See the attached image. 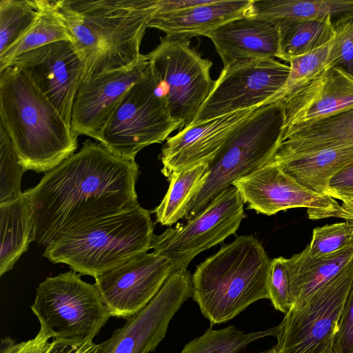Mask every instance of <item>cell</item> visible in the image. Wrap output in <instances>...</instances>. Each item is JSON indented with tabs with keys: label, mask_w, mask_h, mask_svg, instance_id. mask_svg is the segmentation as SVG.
<instances>
[{
	"label": "cell",
	"mask_w": 353,
	"mask_h": 353,
	"mask_svg": "<svg viewBox=\"0 0 353 353\" xmlns=\"http://www.w3.org/2000/svg\"><path fill=\"white\" fill-rule=\"evenodd\" d=\"M134 159L86 139L81 148L26 190L34 241L46 248L59 236L139 205Z\"/></svg>",
	"instance_id": "1"
},
{
	"label": "cell",
	"mask_w": 353,
	"mask_h": 353,
	"mask_svg": "<svg viewBox=\"0 0 353 353\" xmlns=\"http://www.w3.org/2000/svg\"><path fill=\"white\" fill-rule=\"evenodd\" d=\"M157 0H59L83 65L81 83L135 65Z\"/></svg>",
	"instance_id": "2"
},
{
	"label": "cell",
	"mask_w": 353,
	"mask_h": 353,
	"mask_svg": "<svg viewBox=\"0 0 353 353\" xmlns=\"http://www.w3.org/2000/svg\"><path fill=\"white\" fill-rule=\"evenodd\" d=\"M0 125L26 170L49 172L74 154L77 137L21 70L0 71Z\"/></svg>",
	"instance_id": "3"
},
{
	"label": "cell",
	"mask_w": 353,
	"mask_h": 353,
	"mask_svg": "<svg viewBox=\"0 0 353 353\" xmlns=\"http://www.w3.org/2000/svg\"><path fill=\"white\" fill-rule=\"evenodd\" d=\"M271 260L252 235L236 236L192 274L193 300L212 325L226 323L261 299H269Z\"/></svg>",
	"instance_id": "4"
},
{
	"label": "cell",
	"mask_w": 353,
	"mask_h": 353,
	"mask_svg": "<svg viewBox=\"0 0 353 353\" xmlns=\"http://www.w3.org/2000/svg\"><path fill=\"white\" fill-rule=\"evenodd\" d=\"M154 236L150 212L139 205L59 236L43 255L97 278L152 249Z\"/></svg>",
	"instance_id": "5"
},
{
	"label": "cell",
	"mask_w": 353,
	"mask_h": 353,
	"mask_svg": "<svg viewBox=\"0 0 353 353\" xmlns=\"http://www.w3.org/2000/svg\"><path fill=\"white\" fill-rule=\"evenodd\" d=\"M285 104L268 102L236 126L208 163L209 175L188 206L186 220L195 216L232 183L268 163L283 141Z\"/></svg>",
	"instance_id": "6"
},
{
	"label": "cell",
	"mask_w": 353,
	"mask_h": 353,
	"mask_svg": "<svg viewBox=\"0 0 353 353\" xmlns=\"http://www.w3.org/2000/svg\"><path fill=\"white\" fill-rule=\"evenodd\" d=\"M31 310L53 339L93 341L112 317L96 285L72 271L41 282Z\"/></svg>",
	"instance_id": "7"
},
{
	"label": "cell",
	"mask_w": 353,
	"mask_h": 353,
	"mask_svg": "<svg viewBox=\"0 0 353 353\" xmlns=\"http://www.w3.org/2000/svg\"><path fill=\"white\" fill-rule=\"evenodd\" d=\"M180 124L170 116L151 67L141 81L125 94L104 127L100 143L114 155L134 159L153 143H160Z\"/></svg>",
	"instance_id": "8"
},
{
	"label": "cell",
	"mask_w": 353,
	"mask_h": 353,
	"mask_svg": "<svg viewBox=\"0 0 353 353\" xmlns=\"http://www.w3.org/2000/svg\"><path fill=\"white\" fill-rule=\"evenodd\" d=\"M145 57L171 117L180 124V130L190 126L214 87L212 61L192 48L190 40L166 36Z\"/></svg>",
	"instance_id": "9"
},
{
	"label": "cell",
	"mask_w": 353,
	"mask_h": 353,
	"mask_svg": "<svg viewBox=\"0 0 353 353\" xmlns=\"http://www.w3.org/2000/svg\"><path fill=\"white\" fill-rule=\"evenodd\" d=\"M353 281V259L308 300L293 306L279 324V353H323L333 345Z\"/></svg>",
	"instance_id": "10"
},
{
	"label": "cell",
	"mask_w": 353,
	"mask_h": 353,
	"mask_svg": "<svg viewBox=\"0 0 353 353\" xmlns=\"http://www.w3.org/2000/svg\"><path fill=\"white\" fill-rule=\"evenodd\" d=\"M243 205L232 185L185 223L154 236L152 249L170 261L172 271L187 270L197 254L236 233L245 217Z\"/></svg>",
	"instance_id": "11"
},
{
	"label": "cell",
	"mask_w": 353,
	"mask_h": 353,
	"mask_svg": "<svg viewBox=\"0 0 353 353\" xmlns=\"http://www.w3.org/2000/svg\"><path fill=\"white\" fill-rule=\"evenodd\" d=\"M290 71V65L274 59H250L223 67L190 125L276 101Z\"/></svg>",
	"instance_id": "12"
},
{
	"label": "cell",
	"mask_w": 353,
	"mask_h": 353,
	"mask_svg": "<svg viewBox=\"0 0 353 353\" xmlns=\"http://www.w3.org/2000/svg\"><path fill=\"white\" fill-rule=\"evenodd\" d=\"M192 295V274L172 271L153 299L100 344L99 353H150L165 338L170 322Z\"/></svg>",
	"instance_id": "13"
},
{
	"label": "cell",
	"mask_w": 353,
	"mask_h": 353,
	"mask_svg": "<svg viewBox=\"0 0 353 353\" xmlns=\"http://www.w3.org/2000/svg\"><path fill=\"white\" fill-rule=\"evenodd\" d=\"M172 272L170 261L143 252L95 278V285L112 316L128 319L157 294Z\"/></svg>",
	"instance_id": "14"
},
{
	"label": "cell",
	"mask_w": 353,
	"mask_h": 353,
	"mask_svg": "<svg viewBox=\"0 0 353 353\" xmlns=\"http://www.w3.org/2000/svg\"><path fill=\"white\" fill-rule=\"evenodd\" d=\"M71 127L73 103L81 83L83 65L72 42L61 41L34 49L13 60Z\"/></svg>",
	"instance_id": "15"
},
{
	"label": "cell",
	"mask_w": 353,
	"mask_h": 353,
	"mask_svg": "<svg viewBox=\"0 0 353 353\" xmlns=\"http://www.w3.org/2000/svg\"><path fill=\"white\" fill-rule=\"evenodd\" d=\"M150 69L143 54L134 66L97 74L81 83L72 110L71 129L101 141V132L126 92Z\"/></svg>",
	"instance_id": "16"
},
{
	"label": "cell",
	"mask_w": 353,
	"mask_h": 353,
	"mask_svg": "<svg viewBox=\"0 0 353 353\" xmlns=\"http://www.w3.org/2000/svg\"><path fill=\"white\" fill-rule=\"evenodd\" d=\"M232 185L248 209L268 216L296 208L330 211L339 204L330 196L304 188L272 162L234 181Z\"/></svg>",
	"instance_id": "17"
},
{
	"label": "cell",
	"mask_w": 353,
	"mask_h": 353,
	"mask_svg": "<svg viewBox=\"0 0 353 353\" xmlns=\"http://www.w3.org/2000/svg\"><path fill=\"white\" fill-rule=\"evenodd\" d=\"M259 108L239 110L204 121L168 137L159 157L163 174L169 178L174 172L208 163L234 129Z\"/></svg>",
	"instance_id": "18"
},
{
	"label": "cell",
	"mask_w": 353,
	"mask_h": 353,
	"mask_svg": "<svg viewBox=\"0 0 353 353\" xmlns=\"http://www.w3.org/2000/svg\"><path fill=\"white\" fill-rule=\"evenodd\" d=\"M214 43L223 67L250 59L279 58V21L245 15L205 35Z\"/></svg>",
	"instance_id": "19"
},
{
	"label": "cell",
	"mask_w": 353,
	"mask_h": 353,
	"mask_svg": "<svg viewBox=\"0 0 353 353\" xmlns=\"http://www.w3.org/2000/svg\"><path fill=\"white\" fill-rule=\"evenodd\" d=\"M285 130L353 106V77L330 66L285 103Z\"/></svg>",
	"instance_id": "20"
},
{
	"label": "cell",
	"mask_w": 353,
	"mask_h": 353,
	"mask_svg": "<svg viewBox=\"0 0 353 353\" xmlns=\"http://www.w3.org/2000/svg\"><path fill=\"white\" fill-rule=\"evenodd\" d=\"M252 0H210L207 3L168 13H154L148 28L160 30L165 36L190 40L205 36L222 24L248 15Z\"/></svg>",
	"instance_id": "21"
},
{
	"label": "cell",
	"mask_w": 353,
	"mask_h": 353,
	"mask_svg": "<svg viewBox=\"0 0 353 353\" xmlns=\"http://www.w3.org/2000/svg\"><path fill=\"white\" fill-rule=\"evenodd\" d=\"M353 145V106L331 116L285 130L274 157Z\"/></svg>",
	"instance_id": "22"
},
{
	"label": "cell",
	"mask_w": 353,
	"mask_h": 353,
	"mask_svg": "<svg viewBox=\"0 0 353 353\" xmlns=\"http://www.w3.org/2000/svg\"><path fill=\"white\" fill-rule=\"evenodd\" d=\"M270 162L279 165L284 172L307 190L327 195L331 179L353 163V145L272 157Z\"/></svg>",
	"instance_id": "23"
},
{
	"label": "cell",
	"mask_w": 353,
	"mask_h": 353,
	"mask_svg": "<svg viewBox=\"0 0 353 353\" xmlns=\"http://www.w3.org/2000/svg\"><path fill=\"white\" fill-rule=\"evenodd\" d=\"M352 259L353 245L320 258L311 257L305 249L289 259L285 258L293 306L303 304Z\"/></svg>",
	"instance_id": "24"
},
{
	"label": "cell",
	"mask_w": 353,
	"mask_h": 353,
	"mask_svg": "<svg viewBox=\"0 0 353 353\" xmlns=\"http://www.w3.org/2000/svg\"><path fill=\"white\" fill-rule=\"evenodd\" d=\"M248 15L269 20H317L334 28L353 16V0H252Z\"/></svg>",
	"instance_id": "25"
},
{
	"label": "cell",
	"mask_w": 353,
	"mask_h": 353,
	"mask_svg": "<svg viewBox=\"0 0 353 353\" xmlns=\"http://www.w3.org/2000/svg\"><path fill=\"white\" fill-rule=\"evenodd\" d=\"M0 275L12 269L34 241V224L30 205L24 194L0 203Z\"/></svg>",
	"instance_id": "26"
},
{
	"label": "cell",
	"mask_w": 353,
	"mask_h": 353,
	"mask_svg": "<svg viewBox=\"0 0 353 353\" xmlns=\"http://www.w3.org/2000/svg\"><path fill=\"white\" fill-rule=\"evenodd\" d=\"M39 12L28 31L12 46L0 54V71L8 67L14 59L46 45L67 41L72 37L55 0H37Z\"/></svg>",
	"instance_id": "27"
},
{
	"label": "cell",
	"mask_w": 353,
	"mask_h": 353,
	"mask_svg": "<svg viewBox=\"0 0 353 353\" xmlns=\"http://www.w3.org/2000/svg\"><path fill=\"white\" fill-rule=\"evenodd\" d=\"M209 173L208 163L172 172L168 191L154 210L157 222L171 226L185 218L189 203L204 185Z\"/></svg>",
	"instance_id": "28"
},
{
	"label": "cell",
	"mask_w": 353,
	"mask_h": 353,
	"mask_svg": "<svg viewBox=\"0 0 353 353\" xmlns=\"http://www.w3.org/2000/svg\"><path fill=\"white\" fill-rule=\"evenodd\" d=\"M279 21V59L287 62L324 46L332 40L335 34V28L332 24L321 21Z\"/></svg>",
	"instance_id": "29"
},
{
	"label": "cell",
	"mask_w": 353,
	"mask_h": 353,
	"mask_svg": "<svg viewBox=\"0 0 353 353\" xmlns=\"http://www.w3.org/2000/svg\"><path fill=\"white\" fill-rule=\"evenodd\" d=\"M279 325L265 330L244 333L234 325L219 330L208 328L188 342L180 353H238L250 343L269 336L276 337Z\"/></svg>",
	"instance_id": "30"
},
{
	"label": "cell",
	"mask_w": 353,
	"mask_h": 353,
	"mask_svg": "<svg viewBox=\"0 0 353 353\" xmlns=\"http://www.w3.org/2000/svg\"><path fill=\"white\" fill-rule=\"evenodd\" d=\"M38 12L37 0L0 1V54L28 31Z\"/></svg>",
	"instance_id": "31"
},
{
	"label": "cell",
	"mask_w": 353,
	"mask_h": 353,
	"mask_svg": "<svg viewBox=\"0 0 353 353\" xmlns=\"http://www.w3.org/2000/svg\"><path fill=\"white\" fill-rule=\"evenodd\" d=\"M331 41L324 46L306 54L291 59L288 80L276 97L283 103L331 66Z\"/></svg>",
	"instance_id": "32"
},
{
	"label": "cell",
	"mask_w": 353,
	"mask_h": 353,
	"mask_svg": "<svg viewBox=\"0 0 353 353\" xmlns=\"http://www.w3.org/2000/svg\"><path fill=\"white\" fill-rule=\"evenodd\" d=\"M0 203L23 195L21 178L26 170L20 163L14 145L4 128L0 125Z\"/></svg>",
	"instance_id": "33"
},
{
	"label": "cell",
	"mask_w": 353,
	"mask_h": 353,
	"mask_svg": "<svg viewBox=\"0 0 353 353\" xmlns=\"http://www.w3.org/2000/svg\"><path fill=\"white\" fill-rule=\"evenodd\" d=\"M352 245L353 222L345 221L315 228L311 242L305 249L311 257L320 258Z\"/></svg>",
	"instance_id": "34"
},
{
	"label": "cell",
	"mask_w": 353,
	"mask_h": 353,
	"mask_svg": "<svg viewBox=\"0 0 353 353\" xmlns=\"http://www.w3.org/2000/svg\"><path fill=\"white\" fill-rule=\"evenodd\" d=\"M269 299L275 310L286 314L294 305L285 258L271 260L268 279Z\"/></svg>",
	"instance_id": "35"
},
{
	"label": "cell",
	"mask_w": 353,
	"mask_h": 353,
	"mask_svg": "<svg viewBox=\"0 0 353 353\" xmlns=\"http://www.w3.org/2000/svg\"><path fill=\"white\" fill-rule=\"evenodd\" d=\"M330 55L331 66L353 77V16L335 28Z\"/></svg>",
	"instance_id": "36"
},
{
	"label": "cell",
	"mask_w": 353,
	"mask_h": 353,
	"mask_svg": "<svg viewBox=\"0 0 353 353\" xmlns=\"http://www.w3.org/2000/svg\"><path fill=\"white\" fill-rule=\"evenodd\" d=\"M332 353H353V281L338 323Z\"/></svg>",
	"instance_id": "37"
},
{
	"label": "cell",
	"mask_w": 353,
	"mask_h": 353,
	"mask_svg": "<svg viewBox=\"0 0 353 353\" xmlns=\"http://www.w3.org/2000/svg\"><path fill=\"white\" fill-rule=\"evenodd\" d=\"M50 338L41 330L33 339L20 343L6 337L1 339L0 353H46L51 345Z\"/></svg>",
	"instance_id": "38"
},
{
	"label": "cell",
	"mask_w": 353,
	"mask_h": 353,
	"mask_svg": "<svg viewBox=\"0 0 353 353\" xmlns=\"http://www.w3.org/2000/svg\"><path fill=\"white\" fill-rule=\"evenodd\" d=\"M327 195L342 201L353 199V163L343 168L331 179Z\"/></svg>",
	"instance_id": "39"
},
{
	"label": "cell",
	"mask_w": 353,
	"mask_h": 353,
	"mask_svg": "<svg viewBox=\"0 0 353 353\" xmlns=\"http://www.w3.org/2000/svg\"><path fill=\"white\" fill-rule=\"evenodd\" d=\"M100 344L93 341L53 339L46 353H99Z\"/></svg>",
	"instance_id": "40"
},
{
	"label": "cell",
	"mask_w": 353,
	"mask_h": 353,
	"mask_svg": "<svg viewBox=\"0 0 353 353\" xmlns=\"http://www.w3.org/2000/svg\"><path fill=\"white\" fill-rule=\"evenodd\" d=\"M307 213L311 220L336 217L353 222V199L343 201L341 205L339 203L334 209L330 211L307 209Z\"/></svg>",
	"instance_id": "41"
},
{
	"label": "cell",
	"mask_w": 353,
	"mask_h": 353,
	"mask_svg": "<svg viewBox=\"0 0 353 353\" xmlns=\"http://www.w3.org/2000/svg\"><path fill=\"white\" fill-rule=\"evenodd\" d=\"M210 0H157L156 13L181 11L207 3Z\"/></svg>",
	"instance_id": "42"
},
{
	"label": "cell",
	"mask_w": 353,
	"mask_h": 353,
	"mask_svg": "<svg viewBox=\"0 0 353 353\" xmlns=\"http://www.w3.org/2000/svg\"><path fill=\"white\" fill-rule=\"evenodd\" d=\"M256 353H279V348H278L277 345H276L266 350L256 352Z\"/></svg>",
	"instance_id": "43"
},
{
	"label": "cell",
	"mask_w": 353,
	"mask_h": 353,
	"mask_svg": "<svg viewBox=\"0 0 353 353\" xmlns=\"http://www.w3.org/2000/svg\"><path fill=\"white\" fill-rule=\"evenodd\" d=\"M332 345H330L329 347L327 348V350L323 353H332Z\"/></svg>",
	"instance_id": "44"
}]
</instances>
